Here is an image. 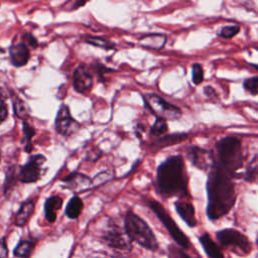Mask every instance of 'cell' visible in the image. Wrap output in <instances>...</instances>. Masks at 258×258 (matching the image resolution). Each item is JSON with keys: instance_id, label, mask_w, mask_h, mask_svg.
Wrapping results in <instances>:
<instances>
[{"instance_id": "obj_7", "label": "cell", "mask_w": 258, "mask_h": 258, "mask_svg": "<svg viewBox=\"0 0 258 258\" xmlns=\"http://www.w3.org/2000/svg\"><path fill=\"white\" fill-rule=\"evenodd\" d=\"M219 242L231 249L237 255H247L251 252V242L241 232L234 229H224L216 234Z\"/></svg>"}, {"instance_id": "obj_37", "label": "cell", "mask_w": 258, "mask_h": 258, "mask_svg": "<svg viewBox=\"0 0 258 258\" xmlns=\"http://www.w3.org/2000/svg\"><path fill=\"white\" fill-rule=\"evenodd\" d=\"M7 246L3 239H0V258H5L7 256Z\"/></svg>"}, {"instance_id": "obj_34", "label": "cell", "mask_w": 258, "mask_h": 258, "mask_svg": "<svg viewBox=\"0 0 258 258\" xmlns=\"http://www.w3.org/2000/svg\"><path fill=\"white\" fill-rule=\"evenodd\" d=\"M168 257L169 258H190L187 254L184 253L181 249L175 247V246H170L168 248Z\"/></svg>"}, {"instance_id": "obj_39", "label": "cell", "mask_w": 258, "mask_h": 258, "mask_svg": "<svg viewBox=\"0 0 258 258\" xmlns=\"http://www.w3.org/2000/svg\"><path fill=\"white\" fill-rule=\"evenodd\" d=\"M113 258H126V257H123V256H115Z\"/></svg>"}, {"instance_id": "obj_6", "label": "cell", "mask_w": 258, "mask_h": 258, "mask_svg": "<svg viewBox=\"0 0 258 258\" xmlns=\"http://www.w3.org/2000/svg\"><path fill=\"white\" fill-rule=\"evenodd\" d=\"M148 206L152 210V212L157 216V218L163 224V226L166 228L169 235L173 238V240L176 242V244H178L179 246H181L183 248H188V246H189L188 238L177 227V225L174 223L173 219L165 211L163 206L154 200H150L148 202Z\"/></svg>"}, {"instance_id": "obj_15", "label": "cell", "mask_w": 258, "mask_h": 258, "mask_svg": "<svg viewBox=\"0 0 258 258\" xmlns=\"http://www.w3.org/2000/svg\"><path fill=\"white\" fill-rule=\"evenodd\" d=\"M174 207L177 214L189 227L197 226L198 221L195 214V208L189 202L178 201V202H175Z\"/></svg>"}, {"instance_id": "obj_35", "label": "cell", "mask_w": 258, "mask_h": 258, "mask_svg": "<svg viewBox=\"0 0 258 258\" xmlns=\"http://www.w3.org/2000/svg\"><path fill=\"white\" fill-rule=\"evenodd\" d=\"M22 41L28 46L32 47V48H36L37 45H38V42H37V39L29 32H26L22 35Z\"/></svg>"}, {"instance_id": "obj_4", "label": "cell", "mask_w": 258, "mask_h": 258, "mask_svg": "<svg viewBox=\"0 0 258 258\" xmlns=\"http://www.w3.org/2000/svg\"><path fill=\"white\" fill-rule=\"evenodd\" d=\"M124 231L131 241L138 243L140 246L151 251H155L158 248L157 240L150 227L133 212L129 211L126 214Z\"/></svg>"}, {"instance_id": "obj_31", "label": "cell", "mask_w": 258, "mask_h": 258, "mask_svg": "<svg viewBox=\"0 0 258 258\" xmlns=\"http://www.w3.org/2000/svg\"><path fill=\"white\" fill-rule=\"evenodd\" d=\"M113 177V172L111 170H107V171H103L100 172L99 174H97L93 179H92V184L95 186H98L104 182H107L108 180H110Z\"/></svg>"}, {"instance_id": "obj_22", "label": "cell", "mask_w": 258, "mask_h": 258, "mask_svg": "<svg viewBox=\"0 0 258 258\" xmlns=\"http://www.w3.org/2000/svg\"><path fill=\"white\" fill-rule=\"evenodd\" d=\"M22 128H23V134H24V138L22 139V142L24 143V150L27 153H30L33 148L31 139L35 134V130L26 121H22Z\"/></svg>"}, {"instance_id": "obj_1", "label": "cell", "mask_w": 258, "mask_h": 258, "mask_svg": "<svg viewBox=\"0 0 258 258\" xmlns=\"http://www.w3.org/2000/svg\"><path fill=\"white\" fill-rule=\"evenodd\" d=\"M207 192V215L212 221L227 215L236 203L237 194L233 178L216 161L209 171Z\"/></svg>"}, {"instance_id": "obj_29", "label": "cell", "mask_w": 258, "mask_h": 258, "mask_svg": "<svg viewBox=\"0 0 258 258\" xmlns=\"http://www.w3.org/2000/svg\"><path fill=\"white\" fill-rule=\"evenodd\" d=\"M257 83H258V78L256 76L252 77V78H248L244 81L243 83V87L244 89L249 92L251 95L256 96L258 93V89H257Z\"/></svg>"}, {"instance_id": "obj_19", "label": "cell", "mask_w": 258, "mask_h": 258, "mask_svg": "<svg viewBox=\"0 0 258 258\" xmlns=\"http://www.w3.org/2000/svg\"><path fill=\"white\" fill-rule=\"evenodd\" d=\"M62 206V199L58 196H52L48 198L44 203L45 218L49 223H53L56 219V212Z\"/></svg>"}, {"instance_id": "obj_24", "label": "cell", "mask_w": 258, "mask_h": 258, "mask_svg": "<svg viewBox=\"0 0 258 258\" xmlns=\"http://www.w3.org/2000/svg\"><path fill=\"white\" fill-rule=\"evenodd\" d=\"M85 41L91 45L97 46V47H101L104 49H113L115 47V43L110 41L107 38L104 37H100V36H88Z\"/></svg>"}, {"instance_id": "obj_2", "label": "cell", "mask_w": 258, "mask_h": 258, "mask_svg": "<svg viewBox=\"0 0 258 258\" xmlns=\"http://www.w3.org/2000/svg\"><path fill=\"white\" fill-rule=\"evenodd\" d=\"M156 180L159 192L165 198L187 197L188 178L181 155L166 158L157 167Z\"/></svg>"}, {"instance_id": "obj_25", "label": "cell", "mask_w": 258, "mask_h": 258, "mask_svg": "<svg viewBox=\"0 0 258 258\" xmlns=\"http://www.w3.org/2000/svg\"><path fill=\"white\" fill-rule=\"evenodd\" d=\"M167 130H168V127H167L166 121L160 118H156L154 124L150 128V135L154 137H159L165 134Z\"/></svg>"}, {"instance_id": "obj_8", "label": "cell", "mask_w": 258, "mask_h": 258, "mask_svg": "<svg viewBox=\"0 0 258 258\" xmlns=\"http://www.w3.org/2000/svg\"><path fill=\"white\" fill-rule=\"evenodd\" d=\"M46 158L42 154H35L29 157L28 161L20 167L17 177L23 183L37 181L41 176V169Z\"/></svg>"}, {"instance_id": "obj_17", "label": "cell", "mask_w": 258, "mask_h": 258, "mask_svg": "<svg viewBox=\"0 0 258 258\" xmlns=\"http://www.w3.org/2000/svg\"><path fill=\"white\" fill-rule=\"evenodd\" d=\"M34 207H35V204H34V201L32 200H28L22 203V205L20 206L15 216L14 224L18 227H23L28 222L31 215L33 214Z\"/></svg>"}, {"instance_id": "obj_10", "label": "cell", "mask_w": 258, "mask_h": 258, "mask_svg": "<svg viewBox=\"0 0 258 258\" xmlns=\"http://www.w3.org/2000/svg\"><path fill=\"white\" fill-rule=\"evenodd\" d=\"M103 239L108 246L119 250L127 251L130 250L132 246V241L129 239L125 231L115 223H110L108 225L103 234Z\"/></svg>"}, {"instance_id": "obj_33", "label": "cell", "mask_w": 258, "mask_h": 258, "mask_svg": "<svg viewBox=\"0 0 258 258\" xmlns=\"http://www.w3.org/2000/svg\"><path fill=\"white\" fill-rule=\"evenodd\" d=\"M92 68H93L94 72L98 75V78H99V80H100L101 82H104V81H105L104 76H105V74H107V72H112L111 69L106 68V67L103 66L101 62H96V63H94V64L92 66Z\"/></svg>"}, {"instance_id": "obj_14", "label": "cell", "mask_w": 258, "mask_h": 258, "mask_svg": "<svg viewBox=\"0 0 258 258\" xmlns=\"http://www.w3.org/2000/svg\"><path fill=\"white\" fill-rule=\"evenodd\" d=\"M9 54L12 64L17 68L25 66L30 56L28 46L23 41L11 44L9 48Z\"/></svg>"}, {"instance_id": "obj_28", "label": "cell", "mask_w": 258, "mask_h": 258, "mask_svg": "<svg viewBox=\"0 0 258 258\" xmlns=\"http://www.w3.org/2000/svg\"><path fill=\"white\" fill-rule=\"evenodd\" d=\"M191 80L195 85H200L204 81V69L201 63L196 62L191 67Z\"/></svg>"}, {"instance_id": "obj_41", "label": "cell", "mask_w": 258, "mask_h": 258, "mask_svg": "<svg viewBox=\"0 0 258 258\" xmlns=\"http://www.w3.org/2000/svg\"><path fill=\"white\" fill-rule=\"evenodd\" d=\"M0 159H1V152H0Z\"/></svg>"}, {"instance_id": "obj_36", "label": "cell", "mask_w": 258, "mask_h": 258, "mask_svg": "<svg viewBox=\"0 0 258 258\" xmlns=\"http://www.w3.org/2000/svg\"><path fill=\"white\" fill-rule=\"evenodd\" d=\"M66 4H67V5H68V4H69V5H71L70 7L66 8V10L72 11V10H77L78 8H80V7L84 6V5H86V4H87V2H86V1H78V0H74V1H69V2H67Z\"/></svg>"}, {"instance_id": "obj_26", "label": "cell", "mask_w": 258, "mask_h": 258, "mask_svg": "<svg viewBox=\"0 0 258 258\" xmlns=\"http://www.w3.org/2000/svg\"><path fill=\"white\" fill-rule=\"evenodd\" d=\"M13 109H14L15 115L19 119H21L22 121H26V119L28 118V113H27L26 107H25L24 103L17 96L13 97Z\"/></svg>"}, {"instance_id": "obj_20", "label": "cell", "mask_w": 258, "mask_h": 258, "mask_svg": "<svg viewBox=\"0 0 258 258\" xmlns=\"http://www.w3.org/2000/svg\"><path fill=\"white\" fill-rule=\"evenodd\" d=\"M83 207L84 204L81 198H79L78 196L72 197L66 207L67 217L70 219H77L81 215Z\"/></svg>"}, {"instance_id": "obj_3", "label": "cell", "mask_w": 258, "mask_h": 258, "mask_svg": "<svg viewBox=\"0 0 258 258\" xmlns=\"http://www.w3.org/2000/svg\"><path fill=\"white\" fill-rule=\"evenodd\" d=\"M218 160L216 162L224 168L232 178L241 176L238 171L243 166L244 156L242 144L239 138L235 136H227L220 139L216 144Z\"/></svg>"}, {"instance_id": "obj_21", "label": "cell", "mask_w": 258, "mask_h": 258, "mask_svg": "<svg viewBox=\"0 0 258 258\" xmlns=\"http://www.w3.org/2000/svg\"><path fill=\"white\" fill-rule=\"evenodd\" d=\"M186 136H187V134H185V133H173L170 135H165V136L157 139L156 142L154 143V145L159 146V147L170 146V145H173L175 143L182 141L183 139L186 138Z\"/></svg>"}, {"instance_id": "obj_18", "label": "cell", "mask_w": 258, "mask_h": 258, "mask_svg": "<svg viewBox=\"0 0 258 258\" xmlns=\"http://www.w3.org/2000/svg\"><path fill=\"white\" fill-rule=\"evenodd\" d=\"M205 252L210 258H225L220 247L215 243V241L211 238V236L207 233L203 234L199 238Z\"/></svg>"}, {"instance_id": "obj_16", "label": "cell", "mask_w": 258, "mask_h": 258, "mask_svg": "<svg viewBox=\"0 0 258 258\" xmlns=\"http://www.w3.org/2000/svg\"><path fill=\"white\" fill-rule=\"evenodd\" d=\"M166 36L164 34L160 33H151L143 35L139 38V43L141 46L148 48V49H154V50H160L164 47L166 43Z\"/></svg>"}, {"instance_id": "obj_40", "label": "cell", "mask_w": 258, "mask_h": 258, "mask_svg": "<svg viewBox=\"0 0 258 258\" xmlns=\"http://www.w3.org/2000/svg\"><path fill=\"white\" fill-rule=\"evenodd\" d=\"M1 51H3V49L0 47V52H1Z\"/></svg>"}, {"instance_id": "obj_30", "label": "cell", "mask_w": 258, "mask_h": 258, "mask_svg": "<svg viewBox=\"0 0 258 258\" xmlns=\"http://www.w3.org/2000/svg\"><path fill=\"white\" fill-rule=\"evenodd\" d=\"M240 31V26L238 25H227V26H224L219 35L223 38H232L234 37L235 35H237Z\"/></svg>"}, {"instance_id": "obj_38", "label": "cell", "mask_w": 258, "mask_h": 258, "mask_svg": "<svg viewBox=\"0 0 258 258\" xmlns=\"http://www.w3.org/2000/svg\"><path fill=\"white\" fill-rule=\"evenodd\" d=\"M204 92H205V94H206L208 97H211V98H212V97H217L216 92H215V90H214L212 87H209V86L205 87Z\"/></svg>"}, {"instance_id": "obj_12", "label": "cell", "mask_w": 258, "mask_h": 258, "mask_svg": "<svg viewBox=\"0 0 258 258\" xmlns=\"http://www.w3.org/2000/svg\"><path fill=\"white\" fill-rule=\"evenodd\" d=\"M94 85L93 75L86 64H79L73 74V87L76 92L86 94L91 91Z\"/></svg>"}, {"instance_id": "obj_9", "label": "cell", "mask_w": 258, "mask_h": 258, "mask_svg": "<svg viewBox=\"0 0 258 258\" xmlns=\"http://www.w3.org/2000/svg\"><path fill=\"white\" fill-rule=\"evenodd\" d=\"M55 131L61 136H71L77 133L81 127L80 123L71 115L68 105L61 104L55 117Z\"/></svg>"}, {"instance_id": "obj_11", "label": "cell", "mask_w": 258, "mask_h": 258, "mask_svg": "<svg viewBox=\"0 0 258 258\" xmlns=\"http://www.w3.org/2000/svg\"><path fill=\"white\" fill-rule=\"evenodd\" d=\"M186 158L194 166L203 171H210L216 161L212 151L197 145L189 146L186 149Z\"/></svg>"}, {"instance_id": "obj_13", "label": "cell", "mask_w": 258, "mask_h": 258, "mask_svg": "<svg viewBox=\"0 0 258 258\" xmlns=\"http://www.w3.org/2000/svg\"><path fill=\"white\" fill-rule=\"evenodd\" d=\"M61 181L64 183V187L71 189L74 192H83L90 188L92 185V179L81 172L75 171L64 176Z\"/></svg>"}, {"instance_id": "obj_27", "label": "cell", "mask_w": 258, "mask_h": 258, "mask_svg": "<svg viewBox=\"0 0 258 258\" xmlns=\"http://www.w3.org/2000/svg\"><path fill=\"white\" fill-rule=\"evenodd\" d=\"M257 154H255L246 168V171L244 173V179L250 182L255 181L257 177Z\"/></svg>"}, {"instance_id": "obj_23", "label": "cell", "mask_w": 258, "mask_h": 258, "mask_svg": "<svg viewBox=\"0 0 258 258\" xmlns=\"http://www.w3.org/2000/svg\"><path fill=\"white\" fill-rule=\"evenodd\" d=\"M34 244L28 240H22L14 249V255L18 258H27L33 249Z\"/></svg>"}, {"instance_id": "obj_32", "label": "cell", "mask_w": 258, "mask_h": 258, "mask_svg": "<svg viewBox=\"0 0 258 258\" xmlns=\"http://www.w3.org/2000/svg\"><path fill=\"white\" fill-rule=\"evenodd\" d=\"M8 116V107L6 104V98L3 91L0 88V124L5 121Z\"/></svg>"}, {"instance_id": "obj_5", "label": "cell", "mask_w": 258, "mask_h": 258, "mask_svg": "<svg viewBox=\"0 0 258 258\" xmlns=\"http://www.w3.org/2000/svg\"><path fill=\"white\" fill-rule=\"evenodd\" d=\"M144 104L151 111V113L156 117L163 119L165 121L168 120H177L181 117V110L165 101L160 96L150 93L142 96Z\"/></svg>"}]
</instances>
